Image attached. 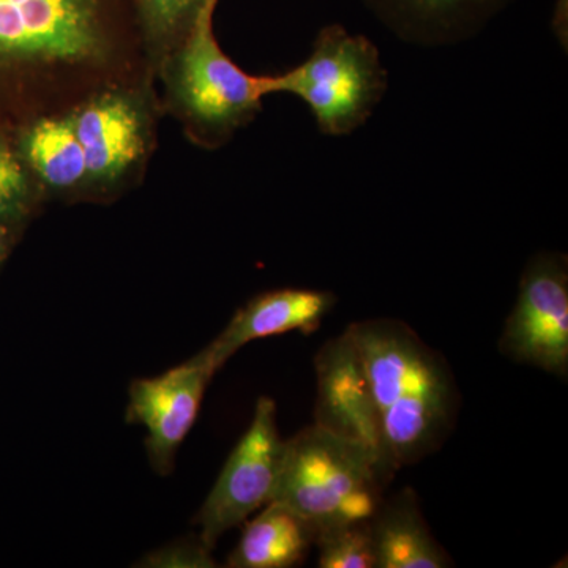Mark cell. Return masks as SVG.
<instances>
[{"instance_id":"obj_1","label":"cell","mask_w":568,"mask_h":568,"mask_svg":"<svg viewBox=\"0 0 568 568\" xmlns=\"http://www.w3.org/2000/svg\"><path fill=\"white\" fill-rule=\"evenodd\" d=\"M346 331L364 362L392 462L402 469L435 454L462 403L447 358L403 321H361Z\"/></svg>"},{"instance_id":"obj_2","label":"cell","mask_w":568,"mask_h":568,"mask_svg":"<svg viewBox=\"0 0 568 568\" xmlns=\"http://www.w3.org/2000/svg\"><path fill=\"white\" fill-rule=\"evenodd\" d=\"M394 477L368 448L312 424L286 439L272 500L317 530L369 521Z\"/></svg>"},{"instance_id":"obj_3","label":"cell","mask_w":568,"mask_h":568,"mask_svg":"<svg viewBox=\"0 0 568 568\" xmlns=\"http://www.w3.org/2000/svg\"><path fill=\"white\" fill-rule=\"evenodd\" d=\"M271 93H293L308 104L321 133L345 136L364 125L387 91L379 50L343 26H325L310 58L293 70L267 77Z\"/></svg>"},{"instance_id":"obj_4","label":"cell","mask_w":568,"mask_h":568,"mask_svg":"<svg viewBox=\"0 0 568 568\" xmlns=\"http://www.w3.org/2000/svg\"><path fill=\"white\" fill-rule=\"evenodd\" d=\"M220 0H204L183 33L178 95L190 115L212 132H227L260 110L267 77H253L227 58L213 33Z\"/></svg>"},{"instance_id":"obj_5","label":"cell","mask_w":568,"mask_h":568,"mask_svg":"<svg viewBox=\"0 0 568 568\" xmlns=\"http://www.w3.org/2000/svg\"><path fill=\"white\" fill-rule=\"evenodd\" d=\"M111 0H0V62L77 63L103 51Z\"/></svg>"},{"instance_id":"obj_6","label":"cell","mask_w":568,"mask_h":568,"mask_svg":"<svg viewBox=\"0 0 568 568\" xmlns=\"http://www.w3.org/2000/svg\"><path fill=\"white\" fill-rule=\"evenodd\" d=\"M284 444L276 425V405L261 396L252 424L233 448L222 473L197 511L200 536L211 548L227 530L244 525L254 511L274 499Z\"/></svg>"},{"instance_id":"obj_7","label":"cell","mask_w":568,"mask_h":568,"mask_svg":"<svg viewBox=\"0 0 568 568\" xmlns=\"http://www.w3.org/2000/svg\"><path fill=\"white\" fill-rule=\"evenodd\" d=\"M500 354L567 381L568 265L559 253L534 256L519 280L517 302L504 324Z\"/></svg>"},{"instance_id":"obj_8","label":"cell","mask_w":568,"mask_h":568,"mask_svg":"<svg viewBox=\"0 0 568 568\" xmlns=\"http://www.w3.org/2000/svg\"><path fill=\"white\" fill-rule=\"evenodd\" d=\"M215 373L207 355L200 351L162 375L140 377L130 384L126 422L145 429V452L159 476L173 473L179 448L192 432Z\"/></svg>"},{"instance_id":"obj_9","label":"cell","mask_w":568,"mask_h":568,"mask_svg":"<svg viewBox=\"0 0 568 568\" xmlns=\"http://www.w3.org/2000/svg\"><path fill=\"white\" fill-rule=\"evenodd\" d=\"M315 425L368 448L390 473L392 462L364 362L349 332L325 342L315 357Z\"/></svg>"},{"instance_id":"obj_10","label":"cell","mask_w":568,"mask_h":568,"mask_svg":"<svg viewBox=\"0 0 568 568\" xmlns=\"http://www.w3.org/2000/svg\"><path fill=\"white\" fill-rule=\"evenodd\" d=\"M336 305V295L328 291L286 290L256 295L242 306L213 342L204 347L213 368H220L239 349L256 339L301 332L310 335Z\"/></svg>"},{"instance_id":"obj_11","label":"cell","mask_w":568,"mask_h":568,"mask_svg":"<svg viewBox=\"0 0 568 568\" xmlns=\"http://www.w3.org/2000/svg\"><path fill=\"white\" fill-rule=\"evenodd\" d=\"M84 152L88 178L115 181L142 153L144 126L138 108L122 95H103L71 115Z\"/></svg>"},{"instance_id":"obj_12","label":"cell","mask_w":568,"mask_h":568,"mask_svg":"<svg viewBox=\"0 0 568 568\" xmlns=\"http://www.w3.org/2000/svg\"><path fill=\"white\" fill-rule=\"evenodd\" d=\"M396 36L424 44L465 40L484 29L508 0H362Z\"/></svg>"},{"instance_id":"obj_13","label":"cell","mask_w":568,"mask_h":568,"mask_svg":"<svg viewBox=\"0 0 568 568\" xmlns=\"http://www.w3.org/2000/svg\"><path fill=\"white\" fill-rule=\"evenodd\" d=\"M376 568H447L454 560L433 536L413 488L384 497L369 519Z\"/></svg>"},{"instance_id":"obj_14","label":"cell","mask_w":568,"mask_h":568,"mask_svg":"<svg viewBox=\"0 0 568 568\" xmlns=\"http://www.w3.org/2000/svg\"><path fill=\"white\" fill-rule=\"evenodd\" d=\"M317 529L280 503H268L246 523L241 540L227 556L230 568H291L315 547Z\"/></svg>"},{"instance_id":"obj_15","label":"cell","mask_w":568,"mask_h":568,"mask_svg":"<svg viewBox=\"0 0 568 568\" xmlns=\"http://www.w3.org/2000/svg\"><path fill=\"white\" fill-rule=\"evenodd\" d=\"M26 155L41 181L70 190L88 178L84 152L71 118L43 119L26 134Z\"/></svg>"},{"instance_id":"obj_16","label":"cell","mask_w":568,"mask_h":568,"mask_svg":"<svg viewBox=\"0 0 568 568\" xmlns=\"http://www.w3.org/2000/svg\"><path fill=\"white\" fill-rule=\"evenodd\" d=\"M317 567L376 568L369 521L346 523L317 530Z\"/></svg>"},{"instance_id":"obj_17","label":"cell","mask_w":568,"mask_h":568,"mask_svg":"<svg viewBox=\"0 0 568 568\" xmlns=\"http://www.w3.org/2000/svg\"><path fill=\"white\" fill-rule=\"evenodd\" d=\"M204 0H134L145 39L155 48L173 43L185 33Z\"/></svg>"},{"instance_id":"obj_18","label":"cell","mask_w":568,"mask_h":568,"mask_svg":"<svg viewBox=\"0 0 568 568\" xmlns=\"http://www.w3.org/2000/svg\"><path fill=\"white\" fill-rule=\"evenodd\" d=\"M31 209V190L20 160L0 140V223L21 222Z\"/></svg>"},{"instance_id":"obj_19","label":"cell","mask_w":568,"mask_h":568,"mask_svg":"<svg viewBox=\"0 0 568 568\" xmlns=\"http://www.w3.org/2000/svg\"><path fill=\"white\" fill-rule=\"evenodd\" d=\"M213 548L200 536L183 537L142 556L134 567L142 568H215Z\"/></svg>"},{"instance_id":"obj_20","label":"cell","mask_w":568,"mask_h":568,"mask_svg":"<svg viewBox=\"0 0 568 568\" xmlns=\"http://www.w3.org/2000/svg\"><path fill=\"white\" fill-rule=\"evenodd\" d=\"M11 245V230L7 224L0 223V263L6 260Z\"/></svg>"}]
</instances>
